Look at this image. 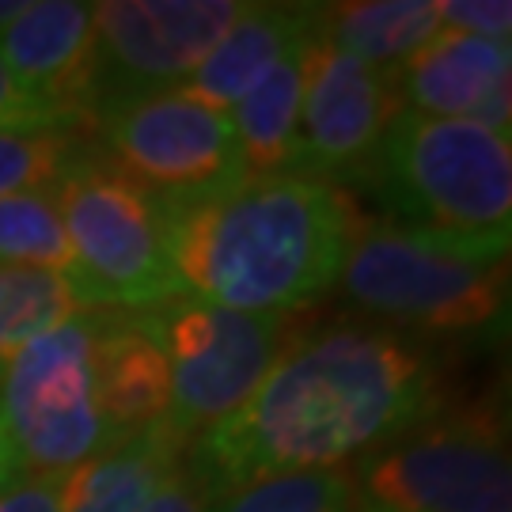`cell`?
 <instances>
[{"label": "cell", "mask_w": 512, "mask_h": 512, "mask_svg": "<svg viewBox=\"0 0 512 512\" xmlns=\"http://www.w3.org/2000/svg\"><path fill=\"white\" fill-rule=\"evenodd\" d=\"M429 342L372 319L289 334L274 368L232 418L190 444L186 463L213 497L266 475L346 471L440 406Z\"/></svg>", "instance_id": "6da1fadb"}, {"label": "cell", "mask_w": 512, "mask_h": 512, "mask_svg": "<svg viewBox=\"0 0 512 512\" xmlns=\"http://www.w3.org/2000/svg\"><path fill=\"white\" fill-rule=\"evenodd\" d=\"M164 213L183 293L255 315H293L330 293L361 224L346 190L308 171L243 175Z\"/></svg>", "instance_id": "7a4b0ae2"}, {"label": "cell", "mask_w": 512, "mask_h": 512, "mask_svg": "<svg viewBox=\"0 0 512 512\" xmlns=\"http://www.w3.org/2000/svg\"><path fill=\"white\" fill-rule=\"evenodd\" d=\"M338 289L372 323L418 342L486 338L509 311V243L429 236L361 217Z\"/></svg>", "instance_id": "3957f363"}, {"label": "cell", "mask_w": 512, "mask_h": 512, "mask_svg": "<svg viewBox=\"0 0 512 512\" xmlns=\"http://www.w3.org/2000/svg\"><path fill=\"white\" fill-rule=\"evenodd\" d=\"M376 194L395 224L471 243H509V133L399 110L376 167Z\"/></svg>", "instance_id": "277c9868"}, {"label": "cell", "mask_w": 512, "mask_h": 512, "mask_svg": "<svg viewBox=\"0 0 512 512\" xmlns=\"http://www.w3.org/2000/svg\"><path fill=\"white\" fill-rule=\"evenodd\" d=\"M76 277L99 308L152 311L183 296L167 255L164 202L103 148L88 145L54 186Z\"/></svg>", "instance_id": "5b68a950"}, {"label": "cell", "mask_w": 512, "mask_h": 512, "mask_svg": "<svg viewBox=\"0 0 512 512\" xmlns=\"http://www.w3.org/2000/svg\"><path fill=\"white\" fill-rule=\"evenodd\" d=\"M107 311H84L0 361V429L16 475H73L110 448L95 395Z\"/></svg>", "instance_id": "8992f818"}, {"label": "cell", "mask_w": 512, "mask_h": 512, "mask_svg": "<svg viewBox=\"0 0 512 512\" xmlns=\"http://www.w3.org/2000/svg\"><path fill=\"white\" fill-rule=\"evenodd\" d=\"M141 315L164 349L171 380L164 429L186 448L255 395L293 334L289 315L232 311L186 293Z\"/></svg>", "instance_id": "52a82bcc"}, {"label": "cell", "mask_w": 512, "mask_h": 512, "mask_svg": "<svg viewBox=\"0 0 512 512\" xmlns=\"http://www.w3.org/2000/svg\"><path fill=\"white\" fill-rule=\"evenodd\" d=\"M353 486L376 512H512L505 418L494 406L437 410L361 459Z\"/></svg>", "instance_id": "ba28073f"}, {"label": "cell", "mask_w": 512, "mask_h": 512, "mask_svg": "<svg viewBox=\"0 0 512 512\" xmlns=\"http://www.w3.org/2000/svg\"><path fill=\"white\" fill-rule=\"evenodd\" d=\"M239 0H103L92 4V114L175 92L198 73L224 31L243 16Z\"/></svg>", "instance_id": "9c48e42d"}, {"label": "cell", "mask_w": 512, "mask_h": 512, "mask_svg": "<svg viewBox=\"0 0 512 512\" xmlns=\"http://www.w3.org/2000/svg\"><path fill=\"white\" fill-rule=\"evenodd\" d=\"M92 133L114 164L167 205L209 198L247 175L228 114L183 88L103 110Z\"/></svg>", "instance_id": "30bf717a"}, {"label": "cell", "mask_w": 512, "mask_h": 512, "mask_svg": "<svg viewBox=\"0 0 512 512\" xmlns=\"http://www.w3.org/2000/svg\"><path fill=\"white\" fill-rule=\"evenodd\" d=\"M403 110L395 69H376L361 57L334 50L319 31L304 57L300 103V171L327 183L372 186L380 148Z\"/></svg>", "instance_id": "8fae6325"}, {"label": "cell", "mask_w": 512, "mask_h": 512, "mask_svg": "<svg viewBox=\"0 0 512 512\" xmlns=\"http://www.w3.org/2000/svg\"><path fill=\"white\" fill-rule=\"evenodd\" d=\"M403 110L429 118H456L509 133L512 122V50L509 42L444 31L395 69Z\"/></svg>", "instance_id": "7c38bea8"}, {"label": "cell", "mask_w": 512, "mask_h": 512, "mask_svg": "<svg viewBox=\"0 0 512 512\" xmlns=\"http://www.w3.org/2000/svg\"><path fill=\"white\" fill-rule=\"evenodd\" d=\"M0 57L54 118L92 114V4L35 0L0 31ZM92 126V122H88Z\"/></svg>", "instance_id": "4fadbf2b"}, {"label": "cell", "mask_w": 512, "mask_h": 512, "mask_svg": "<svg viewBox=\"0 0 512 512\" xmlns=\"http://www.w3.org/2000/svg\"><path fill=\"white\" fill-rule=\"evenodd\" d=\"M95 395L110 444L145 437L167 418L171 380L141 311H107L95 346Z\"/></svg>", "instance_id": "5bb4252c"}, {"label": "cell", "mask_w": 512, "mask_h": 512, "mask_svg": "<svg viewBox=\"0 0 512 512\" xmlns=\"http://www.w3.org/2000/svg\"><path fill=\"white\" fill-rule=\"evenodd\" d=\"M311 31L315 4H247L243 16L213 46V54L198 65V73L183 84V92L228 114L281 57L308 42Z\"/></svg>", "instance_id": "9a60e30c"}, {"label": "cell", "mask_w": 512, "mask_h": 512, "mask_svg": "<svg viewBox=\"0 0 512 512\" xmlns=\"http://www.w3.org/2000/svg\"><path fill=\"white\" fill-rule=\"evenodd\" d=\"M308 42H300L293 54L281 57L274 69L228 110L247 175L300 171V103H304Z\"/></svg>", "instance_id": "2e32d148"}, {"label": "cell", "mask_w": 512, "mask_h": 512, "mask_svg": "<svg viewBox=\"0 0 512 512\" xmlns=\"http://www.w3.org/2000/svg\"><path fill=\"white\" fill-rule=\"evenodd\" d=\"M315 31L334 50L376 69H399L440 31L437 0H346L315 4Z\"/></svg>", "instance_id": "e0dca14e"}, {"label": "cell", "mask_w": 512, "mask_h": 512, "mask_svg": "<svg viewBox=\"0 0 512 512\" xmlns=\"http://www.w3.org/2000/svg\"><path fill=\"white\" fill-rule=\"evenodd\" d=\"M190 448L167 433L164 425L145 437L110 444L92 463L65 475L61 512H145L156 482Z\"/></svg>", "instance_id": "ac0fdd59"}, {"label": "cell", "mask_w": 512, "mask_h": 512, "mask_svg": "<svg viewBox=\"0 0 512 512\" xmlns=\"http://www.w3.org/2000/svg\"><path fill=\"white\" fill-rule=\"evenodd\" d=\"M84 311L103 308L76 270L0 266V361Z\"/></svg>", "instance_id": "d6986e66"}, {"label": "cell", "mask_w": 512, "mask_h": 512, "mask_svg": "<svg viewBox=\"0 0 512 512\" xmlns=\"http://www.w3.org/2000/svg\"><path fill=\"white\" fill-rule=\"evenodd\" d=\"M92 141L95 133L84 118L0 126V198L54 190Z\"/></svg>", "instance_id": "ffe728a7"}, {"label": "cell", "mask_w": 512, "mask_h": 512, "mask_svg": "<svg viewBox=\"0 0 512 512\" xmlns=\"http://www.w3.org/2000/svg\"><path fill=\"white\" fill-rule=\"evenodd\" d=\"M357 486L349 471L266 475L209 501V512H353Z\"/></svg>", "instance_id": "44dd1931"}, {"label": "cell", "mask_w": 512, "mask_h": 512, "mask_svg": "<svg viewBox=\"0 0 512 512\" xmlns=\"http://www.w3.org/2000/svg\"><path fill=\"white\" fill-rule=\"evenodd\" d=\"M0 266L73 270V251L61 228L54 190L0 198Z\"/></svg>", "instance_id": "7402d4cb"}, {"label": "cell", "mask_w": 512, "mask_h": 512, "mask_svg": "<svg viewBox=\"0 0 512 512\" xmlns=\"http://www.w3.org/2000/svg\"><path fill=\"white\" fill-rule=\"evenodd\" d=\"M440 27L459 35L509 42L512 31V4L509 0H437Z\"/></svg>", "instance_id": "603a6c76"}, {"label": "cell", "mask_w": 512, "mask_h": 512, "mask_svg": "<svg viewBox=\"0 0 512 512\" xmlns=\"http://www.w3.org/2000/svg\"><path fill=\"white\" fill-rule=\"evenodd\" d=\"M213 494L205 490V482L198 478V471L186 463V456L167 471L156 490L148 497L145 512H209Z\"/></svg>", "instance_id": "cb8c5ba5"}, {"label": "cell", "mask_w": 512, "mask_h": 512, "mask_svg": "<svg viewBox=\"0 0 512 512\" xmlns=\"http://www.w3.org/2000/svg\"><path fill=\"white\" fill-rule=\"evenodd\" d=\"M65 475H16L0 486V512H61Z\"/></svg>", "instance_id": "d4e9b609"}, {"label": "cell", "mask_w": 512, "mask_h": 512, "mask_svg": "<svg viewBox=\"0 0 512 512\" xmlns=\"http://www.w3.org/2000/svg\"><path fill=\"white\" fill-rule=\"evenodd\" d=\"M27 122H57V118L19 84L0 57V126H27Z\"/></svg>", "instance_id": "484cf974"}, {"label": "cell", "mask_w": 512, "mask_h": 512, "mask_svg": "<svg viewBox=\"0 0 512 512\" xmlns=\"http://www.w3.org/2000/svg\"><path fill=\"white\" fill-rule=\"evenodd\" d=\"M16 478V467H12V456H8V440H4V429H0V486Z\"/></svg>", "instance_id": "4316f807"}, {"label": "cell", "mask_w": 512, "mask_h": 512, "mask_svg": "<svg viewBox=\"0 0 512 512\" xmlns=\"http://www.w3.org/2000/svg\"><path fill=\"white\" fill-rule=\"evenodd\" d=\"M23 8H27V0H0V31H4Z\"/></svg>", "instance_id": "83f0119b"}, {"label": "cell", "mask_w": 512, "mask_h": 512, "mask_svg": "<svg viewBox=\"0 0 512 512\" xmlns=\"http://www.w3.org/2000/svg\"><path fill=\"white\" fill-rule=\"evenodd\" d=\"M353 512H376V509H365V505H353Z\"/></svg>", "instance_id": "f1b7e54d"}]
</instances>
